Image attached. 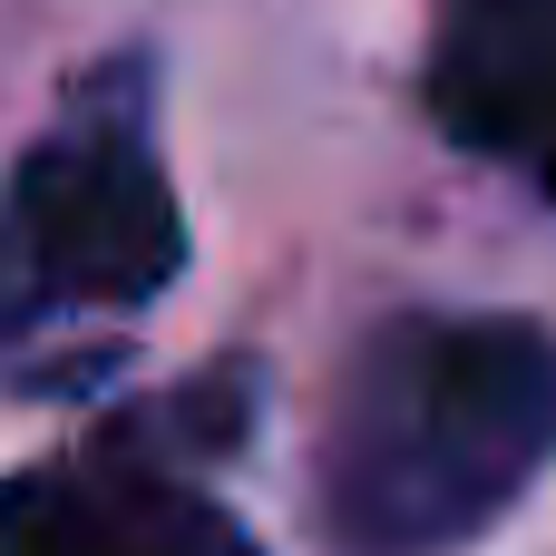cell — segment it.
Wrapping results in <instances>:
<instances>
[{
    "label": "cell",
    "mask_w": 556,
    "mask_h": 556,
    "mask_svg": "<svg viewBox=\"0 0 556 556\" xmlns=\"http://www.w3.org/2000/svg\"><path fill=\"white\" fill-rule=\"evenodd\" d=\"M420 108L440 147L556 205V0H430Z\"/></svg>",
    "instance_id": "cell-4"
},
{
    "label": "cell",
    "mask_w": 556,
    "mask_h": 556,
    "mask_svg": "<svg viewBox=\"0 0 556 556\" xmlns=\"http://www.w3.org/2000/svg\"><path fill=\"white\" fill-rule=\"evenodd\" d=\"M235 430L244 371L98 420L0 479V556H264V538L205 489V459Z\"/></svg>",
    "instance_id": "cell-3"
},
{
    "label": "cell",
    "mask_w": 556,
    "mask_h": 556,
    "mask_svg": "<svg viewBox=\"0 0 556 556\" xmlns=\"http://www.w3.org/2000/svg\"><path fill=\"white\" fill-rule=\"evenodd\" d=\"M556 469V323L420 303L352 342L323 450L313 528L332 556H469Z\"/></svg>",
    "instance_id": "cell-1"
},
{
    "label": "cell",
    "mask_w": 556,
    "mask_h": 556,
    "mask_svg": "<svg viewBox=\"0 0 556 556\" xmlns=\"http://www.w3.org/2000/svg\"><path fill=\"white\" fill-rule=\"evenodd\" d=\"M186 195L156 137V59L108 49L68 78L0 186V381L88 391L186 283Z\"/></svg>",
    "instance_id": "cell-2"
}]
</instances>
